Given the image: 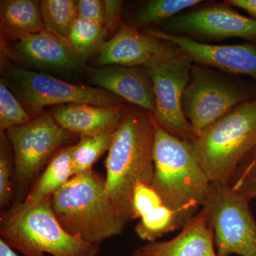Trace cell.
I'll list each match as a JSON object with an SVG mask.
<instances>
[{"label":"cell","mask_w":256,"mask_h":256,"mask_svg":"<svg viewBox=\"0 0 256 256\" xmlns=\"http://www.w3.org/2000/svg\"><path fill=\"white\" fill-rule=\"evenodd\" d=\"M255 96L220 73L192 65L190 82L183 94L182 107L194 138L236 106Z\"/></svg>","instance_id":"obj_10"},{"label":"cell","mask_w":256,"mask_h":256,"mask_svg":"<svg viewBox=\"0 0 256 256\" xmlns=\"http://www.w3.org/2000/svg\"><path fill=\"white\" fill-rule=\"evenodd\" d=\"M256 158V143L255 146H252V150L250 151V152L248 154L246 158L244 159V162H242V164H240V166H242V165H245L248 164V163L252 161V160H255ZM239 166V168H240ZM238 171V170H237Z\"/></svg>","instance_id":"obj_33"},{"label":"cell","mask_w":256,"mask_h":256,"mask_svg":"<svg viewBox=\"0 0 256 256\" xmlns=\"http://www.w3.org/2000/svg\"><path fill=\"white\" fill-rule=\"evenodd\" d=\"M116 130L80 137V140L73 146L72 152L74 176L92 170L96 162L110 150Z\"/></svg>","instance_id":"obj_21"},{"label":"cell","mask_w":256,"mask_h":256,"mask_svg":"<svg viewBox=\"0 0 256 256\" xmlns=\"http://www.w3.org/2000/svg\"><path fill=\"white\" fill-rule=\"evenodd\" d=\"M73 146H64L53 156L41 174L32 184L22 203L26 206L35 204L52 196L74 176L72 164Z\"/></svg>","instance_id":"obj_19"},{"label":"cell","mask_w":256,"mask_h":256,"mask_svg":"<svg viewBox=\"0 0 256 256\" xmlns=\"http://www.w3.org/2000/svg\"><path fill=\"white\" fill-rule=\"evenodd\" d=\"M31 116L12 92L1 79L0 82V130L5 132L10 128L28 124Z\"/></svg>","instance_id":"obj_25"},{"label":"cell","mask_w":256,"mask_h":256,"mask_svg":"<svg viewBox=\"0 0 256 256\" xmlns=\"http://www.w3.org/2000/svg\"><path fill=\"white\" fill-rule=\"evenodd\" d=\"M78 18L105 26L106 8L100 0H79Z\"/></svg>","instance_id":"obj_29"},{"label":"cell","mask_w":256,"mask_h":256,"mask_svg":"<svg viewBox=\"0 0 256 256\" xmlns=\"http://www.w3.org/2000/svg\"><path fill=\"white\" fill-rule=\"evenodd\" d=\"M15 50L22 60L41 68L73 69L85 60L68 40L46 30L16 40Z\"/></svg>","instance_id":"obj_15"},{"label":"cell","mask_w":256,"mask_h":256,"mask_svg":"<svg viewBox=\"0 0 256 256\" xmlns=\"http://www.w3.org/2000/svg\"><path fill=\"white\" fill-rule=\"evenodd\" d=\"M108 32L106 26L82 18H77L68 36L74 50L84 60L100 52L106 43Z\"/></svg>","instance_id":"obj_23"},{"label":"cell","mask_w":256,"mask_h":256,"mask_svg":"<svg viewBox=\"0 0 256 256\" xmlns=\"http://www.w3.org/2000/svg\"><path fill=\"white\" fill-rule=\"evenodd\" d=\"M52 196L35 204L15 203L2 213L0 236L24 256H98L100 245L67 233L54 213Z\"/></svg>","instance_id":"obj_4"},{"label":"cell","mask_w":256,"mask_h":256,"mask_svg":"<svg viewBox=\"0 0 256 256\" xmlns=\"http://www.w3.org/2000/svg\"><path fill=\"white\" fill-rule=\"evenodd\" d=\"M127 256H144V254H143L142 249H141L140 248H136V250H133V252L132 254H130V255H128Z\"/></svg>","instance_id":"obj_34"},{"label":"cell","mask_w":256,"mask_h":256,"mask_svg":"<svg viewBox=\"0 0 256 256\" xmlns=\"http://www.w3.org/2000/svg\"><path fill=\"white\" fill-rule=\"evenodd\" d=\"M90 76L96 87L112 92L152 114L156 112L154 87L144 68L106 66L92 69Z\"/></svg>","instance_id":"obj_14"},{"label":"cell","mask_w":256,"mask_h":256,"mask_svg":"<svg viewBox=\"0 0 256 256\" xmlns=\"http://www.w3.org/2000/svg\"><path fill=\"white\" fill-rule=\"evenodd\" d=\"M5 134L14 154L13 184L18 193L33 184L57 152L75 138L48 112L28 124L10 128Z\"/></svg>","instance_id":"obj_7"},{"label":"cell","mask_w":256,"mask_h":256,"mask_svg":"<svg viewBox=\"0 0 256 256\" xmlns=\"http://www.w3.org/2000/svg\"><path fill=\"white\" fill-rule=\"evenodd\" d=\"M230 185L236 193L248 201L256 198V158L238 168Z\"/></svg>","instance_id":"obj_28"},{"label":"cell","mask_w":256,"mask_h":256,"mask_svg":"<svg viewBox=\"0 0 256 256\" xmlns=\"http://www.w3.org/2000/svg\"><path fill=\"white\" fill-rule=\"evenodd\" d=\"M201 2V0H154L138 13L136 23L138 26H146L170 20L184 10Z\"/></svg>","instance_id":"obj_24"},{"label":"cell","mask_w":256,"mask_h":256,"mask_svg":"<svg viewBox=\"0 0 256 256\" xmlns=\"http://www.w3.org/2000/svg\"><path fill=\"white\" fill-rule=\"evenodd\" d=\"M191 142L210 182L230 184L256 143V95L236 106Z\"/></svg>","instance_id":"obj_5"},{"label":"cell","mask_w":256,"mask_h":256,"mask_svg":"<svg viewBox=\"0 0 256 256\" xmlns=\"http://www.w3.org/2000/svg\"><path fill=\"white\" fill-rule=\"evenodd\" d=\"M249 202L230 184L210 182L202 208L213 230L217 256H256V222Z\"/></svg>","instance_id":"obj_6"},{"label":"cell","mask_w":256,"mask_h":256,"mask_svg":"<svg viewBox=\"0 0 256 256\" xmlns=\"http://www.w3.org/2000/svg\"><path fill=\"white\" fill-rule=\"evenodd\" d=\"M224 4L244 10L256 20V0H227Z\"/></svg>","instance_id":"obj_31"},{"label":"cell","mask_w":256,"mask_h":256,"mask_svg":"<svg viewBox=\"0 0 256 256\" xmlns=\"http://www.w3.org/2000/svg\"><path fill=\"white\" fill-rule=\"evenodd\" d=\"M150 36L173 45L192 62L232 74L246 75L256 80V44L213 45L190 37L171 34L160 30H146Z\"/></svg>","instance_id":"obj_12"},{"label":"cell","mask_w":256,"mask_h":256,"mask_svg":"<svg viewBox=\"0 0 256 256\" xmlns=\"http://www.w3.org/2000/svg\"><path fill=\"white\" fill-rule=\"evenodd\" d=\"M154 126L152 114L138 106H127L106 159V190L126 226L132 220L131 208L136 184L141 182L151 186L152 182Z\"/></svg>","instance_id":"obj_1"},{"label":"cell","mask_w":256,"mask_h":256,"mask_svg":"<svg viewBox=\"0 0 256 256\" xmlns=\"http://www.w3.org/2000/svg\"><path fill=\"white\" fill-rule=\"evenodd\" d=\"M105 26L108 32L114 33L120 26L121 12L124 2L118 0H106Z\"/></svg>","instance_id":"obj_30"},{"label":"cell","mask_w":256,"mask_h":256,"mask_svg":"<svg viewBox=\"0 0 256 256\" xmlns=\"http://www.w3.org/2000/svg\"><path fill=\"white\" fill-rule=\"evenodd\" d=\"M1 78L33 114L46 106L80 102L100 106L124 104L119 96L98 87L69 84L44 73L9 66Z\"/></svg>","instance_id":"obj_8"},{"label":"cell","mask_w":256,"mask_h":256,"mask_svg":"<svg viewBox=\"0 0 256 256\" xmlns=\"http://www.w3.org/2000/svg\"><path fill=\"white\" fill-rule=\"evenodd\" d=\"M0 256H18L8 244L0 238Z\"/></svg>","instance_id":"obj_32"},{"label":"cell","mask_w":256,"mask_h":256,"mask_svg":"<svg viewBox=\"0 0 256 256\" xmlns=\"http://www.w3.org/2000/svg\"><path fill=\"white\" fill-rule=\"evenodd\" d=\"M192 62L171 44L166 52L143 66L154 87V120L174 137L190 142L194 136L184 112L182 96L190 82Z\"/></svg>","instance_id":"obj_9"},{"label":"cell","mask_w":256,"mask_h":256,"mask_svg":"<svg viewBox=\"0 0 256 256\" xmlns=\"http://www.w3.org/2000/svg\"><path fill=\"white\" fill-rule=\"evenodd\" d=\"M40 6L45 30L68 40L78 16V1L42 0Z\"/></svg>","instance_id":"obj_22"},{"label":"cell","mask_w":256,"mask_h":256,"mask_svg":"<svg viewBox=\"0 0 256 256\" xmlns=\"http://www.w3.org/2000/svg\"><path fill=\"white\" fill-rule=\"evenodd\" d=\"M52 200L57 220L70 235L100 245L124 233L126 226L108 194L106 176L95 170L70 178Z\"/></svg>","instance_id":"obj_3"},{"label":"cell","mask_w":256,"mask_h":256,"mask_svg":"<svg viewBox=\"0 0 256 256\" xmlns=\"http://www.w3.org/2000/svg\"><path fill=\"white\" fill-rule=\"evenodd\" d=\"M0 23L2 34L16 40L45 30L40 2L34 0L1 1Z\"/></svg>","instance_id":"obj_18"},{"label":"cell","mask_w":256,"mask_h":256,"mask_svg":"<svg viewBox=\"0 0 256 256\" xmlns=\"http://www.w3.org/2000/svg\"><path fill=\"white\" fill-rule=\"evenodd\" d=\"M171 44L140 32L130 25L121 24L110 40L98 52V65L144 66L166 52Z\"/></svg>","instance_id":"obj_13"},{"label":"cell","mask_w":256,"mask_h":256,"mask_svg":"<svg viewBox=\"0 0 256 256\" xmlns=\"http://www.w3.org/2000/svg\"><path fill=\"white\" fill-rule=\"evenodd\" d=\"M153 162L151 188L165 206L191 220L206 204L210 184L192 142L174 137L156 122Z\"/></svg>","instance_id":"obj_2"},{"label":"cell","mask_w":256,"mask_h":256,"mask_svg":"<svg viewBox=\"0 0 256 256\" xmlns=\"http://www.w3.org/2000/svg\"><path fill=\"white\" fill-rule=\"evenodd\" d=\"M188 220L163 204L141 217L134 227V232L141 240L154 242L165 234L182 228Z\"/></svg>","instance_id":"obj_20"},{"label":"cell","mask_w":256,"mask_h":256,"mask_svg":"<svg viewBox=\"0 0 256 256\" xmlns=\"http://www.w3.org/2000/svg\"><path fill=\"white\" fill-rule=\"evenodd\" d=\"M214 246L213 230L202 208L174 238L148 242L141 249L146 256H217Z\"/></svg>","instance_id":"obj_17"},{"label":"cell","mask_w":256,"mask_h":256,"mask_svg":"<svg viewBox=\"0 0 256 256\" xmlns=\"http://www.w3.org/2000/svg\"><path fill=\"white\" fill-rule=\"evenodd\" d=\"M11 143L5 132L0 138V207L6 210L13 198V176L14 163L11 152Z\"/></svg>","instance_id":"obj_26"},{"label":"cell","mask_w":256,"mask_h":256,"mask_svg":"<svg viewBox=\"0 0 256 256\" xmlns=\"http://www.w3.org/2000/svg\"><path fill=\"white\" fill-rule=\"evenodd\" d=\"M164 204L158 193L151 186L138 182L133 191L132 220L140 218L154 208Z\"/></svg>","instance_id":"obj_27"},{"label":"cell","mask_w":256,"mask_h":256,"mask_svg":"<svg viewBox=\"0 0 256 256\" xmlns=\"http://www.w3.org/2000/svg\"><path fill=\"white\" fill-rule=\"evenodd\" d=\"M126 108L74 102L57 106L50 114L60 127L82 137L117 129Z\"/></svg>","instance_id":"obj_16"},{"label":"cell","mask_w":256,"mask_h":256,"mask_svg":"<svg viewBox=\"0 0 256 256\" xmlns=\"http://www.w3.org/2000/svg\"><path fill=\"white\" fill-rule=\"evenodd\" d=\"M169 34L213 40L240 38L256 44V20L224 4L176 15L166 24Z\"/></svg>","instance_id":"obj_11"}]
</instances>
